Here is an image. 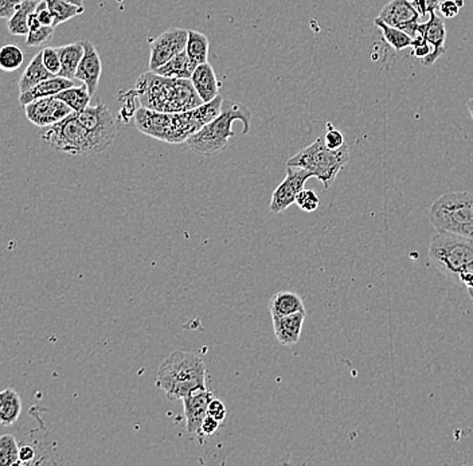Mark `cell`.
I'll return each instance as SVG.
<instances>
[{"instance_id": "1", "label": "cell", "mask_w": 473, "mask_h": 466, "mask_svg": "<svg viewBox=\"0 0 473 466\" xmlns=\"http://www.w3.org/2000/svg\"><path fill=\"white\" fill-rule=\"evenodd\" d=\"M222 102L223 97L218 95L211 102L187 112L160 113L149 109H138L135 113L136 128L152 139L168 144H182L220 114Z\"/></svg>"}, {"instance_id": "2", "label": "cell", "mask_w": 473, "mask_h": 466, "mask_svg": "<svg viewBox=\"0 0 473 466\" xmlns=\"http://www.w3.org/2000/svg\"><path fill=\"white\" fill-rule=\"evenodd\" d=\"M133 94L142 108L160 113L187 112L204 104L189 79L164 77L151 70L136 79Z\"/></svg>"}, {"instance_id": "3", "label": "cell", "mask_w": 473, "mask_h": 466, "mask_svg": "<svg viewBox=\"0 0 473 466\" xmlns=\"http://www.w3.org/2000/svg\"><path fill=\"white\" fill-rule=\"evenodd\" d=\"M236 121L244 124V135L251 133L252 112L242 104L223 98L220 114L186 141L189 149L205 157L220 155L229 147L230 139L234 138L233 124Z\"/></svg>"}, {"instance_id": "4", "label": "cell", "mask_w": 473, "mask_h": 466, "mask_svg": "<svg viewBox=\"0 0 473 466\" xmlns=\"http://www.w3.org/2000/svg\"><path fill=\"white\" fill-rule=\"evenodd\" d=\"M207 368L201 357L189 351H174L159 366L156 386L176 401L198 390L207 389Z\"/></svg>"}, {"instance_id": "5", "label": "cell", "mask_w": 473, "mask_h": 466, "mask_svg": "<svg viewBox=\"0 0 473 466\" xmlns=\"http://www.w3.org/2000/svg\"><path fill=\"white\" fill-rule=\"evenodd\" d=\"M429 258L441 274L458 281L464 273L473 272V239L439 232L432 237Z\"/></svg>"}, {"instance_id": "6", "label": "cell", "mask_w": 473, "mask_h": 466, "mask_svg": "<svg viewBox=\"0 0 473 466\" xmlns=\"http://www.w3.org/2000/svg\"><path fill=\"white\" fill-rule=\"evenodd\" d=\"M429 218L439 232L473 239V194L465 191L444 194L432 204Z\"/></svg>"}, {"instance_id": "7", "label": "cell", "mask_w": 473, "mask_h": 466, "mask_svg": "<svg viewBox=\"0 0 473 466\" xmlns=\"http://www.w3.org/2000/svg\"><path fill=\"white\" fill-rule=\"evenodd\" d=\"M348 160L349 152L346 144L339 149H330L324 142V138H319L292 156L286 161V166L301 167L311 172L314 178L323 183L324 188H330Z\"/></svg>"}, {"instance_id": "8", "label": "cell", "mask_w": 473, "mask_h": 466, "mask_svg": "<svg viewBox=\"0 0 473 466\" xmlns=\"http://www.w3.org/2000/svg\"><path fill=\"white\" fill-rule=\"evenodd\" d=\"M41 139L51 148L72 156L92 155L93 148L86 129L73 112L62 121L45 126L41 131Z\"/></svg>"}, {"instance_id": "9", "label": "cell", "mask_w": 473, "mask_h": 466, "mask_svg": "<svg viewBox=\"0 0 473 466\" xmlns=\"http://www.w3.org/2000/svg\"><path fill=\"white\" fill-rule=\"evenodd\" d=\"M77 119L86 129L92 142L93 154L104 152L116 138V123L108 107L98 102L95 107H88L77 113Z\"/></svg>"}, {"instance_id": "10", "label": "cell", "mask_w": 473, "mask_h": 466, "mask_svg": "<svg viewBox=\"0 0 473 466\" xmlns=\"http://www.w3.org/2000/svg\"><path fill=\"white\" fill-rule=\"evenodd\" d=\"M187 38L189 30L182 27H173L151 41L149 70L155 72L160 66L174 58L176 54L185 51Z\"/></svg>"}, {"instance_id": "11", "label": "cell", "mask_w": 473, "mask_h": 466, "mask_svg": "<svg viewBox=\"0 0 473 466\" xmlns=\"http://www.w3.org/2000/svg\"><path fill=\"white\" fill-rule=\"evenodd\" d=\"M311 178H314L312 173L301 167L286 166V176L284 180L276 187V189L272 194L270 211L273 214H279L289 208L296 202V197L304 188L305 182Z\"/></svg>"}, {"instance_id": "12", "label": "cell", "mask_w": 473, "mask_h": 466, "mask_svg": "<svg viewBox=\"0 0 473 466\" xmlns=\"http://www.w3.org/2000/svg\"><path fill=\"white\" fill-rule=\"evenodd\" d=\"M23 109L30 123L39 128H45V126L60 123L63 119H66L67 116L73 113L72 108L66 105L62 100L57 98L55 95L38 98L30 104L25 105Z\"/></svg>"}, {"instance_id": "13", "label": "cell", "mask_w": 473, "mask_h": 466, "mask_svg": "<svg viewBox=\"0 0 473 466\" xmlns=\"http://www.w3.org/2000/svg\"><path fill=\"white\" fill-rule=\"evenodd\" d=\"M420 16V13L409 0H390L380 10L378 18L414 38L418 32Z\"/></svg>"}, {"instance_id": "14", "label": "cell", "mask_w": 473, "mask_h": 466, "mask_svg": "<svg viewBox=\"0 0 473 466\" xmlns=\"http://www.w3.org/2000/svg\"><path fill=\"white\" fill-rule=\"evenodd\" d=\"M430 18L426 23L418 25V32L421 36H424L426 42L433 47V51L422 60L425 66H430L436 62L439 58H441L442 54L446 53L445 41H446V27L445 22L440 16L437 15V11H432Z\"/></svg>"}, {"instance_id": "15", "label": "cell", "mask_w": 473, "mask_h": 466, "mask_svg": "<svg viewBox=\"0 0 473 466\" xmlns=\"http://www.w3.org/2000/svg\"><path fill=\"white\" fill-rule=\"evenodd\" d=\"M214 394L208 390H198L182 399L185 408L186 427L189 434L201 435L202 422L207 417V408Z\"/></svg>"}, {"instance_id": "16", "label": "cell", "mask_w": 473, "mask_h": 466, "mask_svg": "<svg viewBox=\"0 0 473 466\" xmlns=\"http://www.w3.org/2000/svg\"><path fill=\"white\" fill-rule=\"evenodd\" d=\"M82 44H84L85 53H84V57L79 62V69L76 72V79H79L82 84H85L88 86L89 93L93 97V94L97 91L101 74H102V62H101V57H100L97 48L91 41L85 39V41H82Z\"/></svg>"}, {"instance_id": "17", "label": "cell", "mask_w": 473, "mask_h": 466, "mask_svg": "<svg viewBox=\"0 0 473 466\" xmlns=\"http://www.w3.org/2000/svg\"><path fill=\"white\" fill-rule=\"evenodd\" d=\"M307 311L298 312L288 316H273V331L277 342L284 347L298 344L304 326Z\"/></svg>"}, {"instance_id": "18", "label": "cell", "mask_w": 473, "mask_h": 466, "mask_svg": "<svg viewBox=\"0 0 473 466\" xmlns=\"http://www.w3.org/2000/svg\"><path fill=\"white\" fill-rule=\"evenodd\" d=\"M189 81L204 104L211 102L215 97L220 95L222 84L215 76L213 66L208 62L198 65Z\"/></svg>"}, {"instance_id": "19", "label": "cell", "mask_w": 473, "mask_h": 466, "mask_svg": "<svg viewBox=\"0 0 473 466\" xmlns=\"http://www.w3.org/2000/svg\"><path fill=\"white\" fill-rule=\"evenodd\" d=\"M74 86L73 79L69 78L55 77L48 78L42 82H39L38 85H35L30 91L20 93L19 95V104L23 108L25 105L30 104L32 101L38 100V98H44V97H51V95H57L60 92H62L67 88Z\"/></svg>"}, {"instance_id": "20", "label": "cell", "mask_w": 473, "mask_h": 466, "mask_svg": "<svg viewBox=\"0 0 473 466\" xmlns=\"http://www.w3.org/2000/svg\"><path fill=\"white\" fill-rule=\"evenodd\" d=\"M269 311L273 316H288L305 311L304 301L299 293L291 291H280L272 295L269 301Z\"/></svg>"}, {"instance_id": "21", "label": "cell", "mask_w": 473, "mask_h": 466, "mask_svg": "<svg viewBox=\"0 0 473 466\" xmlns=\"http://www.w3.org/2000/svg\"><path fill=\"white\" fill-rule=\"evenodd\" d=\"M196 67H198V63L192 61L185 50L176 54L174 58H171L168 62L160 66L155 70V73L164 76V77L189 79Z\"/></svg>"}, {"instance_id": "22", "label": "cell", "mask_w": 473, "mask_h": 466, "mask_svg": "<svg viewBox=\"0 0 473 466\" xmlns=\"http://www.w3.org/2000/svg\"><path fill=\"white\" fill-rule=\"evenodd\" d=\"M51 77H55V76H53L45 67L44 61H42V50H41L36 55H34L32 62L29 63V66L26 67V70L19 78V82H18L19 93L27 92L35 85H38L39 82Z\"/></svg>"}, {"instance_id": "23", "label": "cell", "mask_w": 473, "mask_h": 466, "mask_svg": "<svg viewBox=\"0 0 473 466\" xmlns=\"http://www.w3.org/2000/svg\"><path fill=\"white\" fill-rule=\"evenodd\" d=\"M60 60H61V73L60 77L69 78L74 79L76 78V72L79 69V62L84 57L85 48L82 41L69 44L65 46L57 47Z\"/></svg>"}, {"instance_id": "24", "label": "cell", "mask_w": 473, "mask_h": 466, "mask_svg": "<svg viewBox=\"0 0 473 466\" xmlns=\"http://www.w3.org/2000/svg\"><path fill=\"white\" fill-rule=\"evenodd\" d=\"M22 413V399L15 390L0 391V423L3 426L14 425Z\"/></svg>"}, {"instance_id": "25", "label": "cell", "mask_w": 473, "mask_h": 466, "mask_svg": "<svg viewBox=\"0 0 473 466\" xmlns=\"http://www.w3.org/2000/svg\"><path fill=\"white\" fill-rule=\"evenodd\" d=\"M38 3L35 0H25L19 4L15 14L8 19L7 29L14 36H26L29 29V18L35 11Z\"/></svg>"}, {"instance_id": "26", "label": "cell", "mask_w": 473, "mask_h": 466, "mask_svg": "<svg viewBox=\"0 0 473 466\" xmlns=\"http://www.w3.org/2000/svg\"><path fill=\"white\" fill-rule=\"evenodd\" d=\"M55 97L62 100L63 102L66 105H69L72 110L76 112V113H79L84 109L88 108L89 102H91V98H92V95L88 91V86L85 84L81 85V86L67 88V89H65L62 92L57 94Z\"/></svg>"}, {"instance_id": "27", "label": "cell", "mask_w": 473, "mask_h": 466, "mask_svg": "<svg viewBox=\"0 0 473 466\" xmlns=\"http://www.w3.org/2000/svg\"><path fill=\"white\" fill-rule=\"evenodd\" d=\"M374 25H375L379 30L382 32L383 39H385L390 46L393 47L395 51H401V50H405V48L411 46L413 38H411L409 34H406V32H402V30H399V29H397L394 26L387 25L386 22H383V20L379 19V18H375Z\"/></svg>"}, {"instance_id": "28", "label": "cell", "mask_w": 473, "mask_h": 466, "mask_svg": "<svg viewBox=\"0 0 473 466\" xmlns=\"http://www.w3.org/2000/svg\"><path fill=\"white\" fill-rule=\"evenodd\" d=\"M208 47H210V42L204 32L189 30L186 53L192 61H195L198 65L207 62Z\"/></svg>"}, {"instance_id": "29", "label": "cell", "mask_w": 473, "mask_h": 466, "mask_svg": "<svg viewBox=\"0 0 473 466\" xmlns=\"http://www.w3.org/2000/svg\"><path fill=\"white\" fill-rule=\"evenodd\" d=\"M48 3V10L54 16V27L60 26L63 22L70 20L74 16L81 15L85 13L84 6H76L65 0H45Z\"/></svg>"}, {"instance_id": "30", "label": "cell", "mask_w": 473, "mask_h": 466, "mask_svg": "<svg viewBox=\"0 0 473 466\" xmlns=\"http://www.w3.org/2000/svg\"><path fill=\"white\" fill-rule=\"evenodd\" d=\"M25 62L22 47L8 44L0 47V69L3 72H15Z\"/></svg>"}, {"instance_id": "31", "label": "cell", "mask_w": 473, "mask_h": 466, "mask_svg": "<svg viewBox=\"0 0 473 466\" xmlns=\"http://www.w3.org/2000/svg\"><path fill=\"white\" fill-rule=\"evenodd\" d=\"M19 445L14 435L0 437V466H13L19 464Z\"/></svg>"}, {"instance_id": "32", "label": "cell", "mask_w": 473, "mask_h": 466, "mask_svg": "<svg viewBox=\"0 0 473 466\" xmlns=\"http://www.w3.org/2000/svg\"><path fill=\"white\" fill-rule=\"evenodd\" d=\"M54 29L51 26H41L36 30H32L26 35V45L27 46L36 47L45 46L53 39Z\"/></svg>"}, {"instance_id": "33", "label": "cell", "mask_w": 473, "mask_h": 466, "mask_svg": "<svg viewBox=\"0 0 473 466\" xmlns=\"http://www.w3.org/2000/svg\"><path fill=\"white\" fill-rule=\"evenodd\" d=\"M296 204L299 206L300 208L305 213H314L316 208L319 207L320 201L319 197L316 195L312 189H305L302 188L296 197Z\"/></svg>"}, {"instance_id": "34", "label": "cell", "mask_w": 473, "mask_h": 466, "mask_svg": "<svg viewBox=\"0 0 473 466\" xmlns=\"http://www.w3.org/2000/svg\"><path fill=\"white\" fill-rule=\"evenodd\" d=\"M42 61H44L45 67L53 76H60V73H61V60H60L57 48H53V47L42 48Z\"/></svg>"}, {"instance_id": "35", "label": "cell", "mask_w": 473, "mask_h": 466, "mask_svg": "<svg viewBox=\"0 0 473 466\" xmlns=\"http://www.w3.org/2000/svg\"><path fill=\"white\" fill-rule=\"evenodd\" d=\"M324 142L330 149H339L346 144L343 133L339 129H336L331 123H327V132L324 135Z\"/></svg>"}, {"instance_id": "36", "label": "cell", "mask_w": 473, "mask_h": 466, "mask_svg": "<svg viewBox=\"0 0 473 466\" xmlns=\"http://www.w3.org/2000/svg\"><path fill=\"white\" fill-rule=\"evenodd\" d=\"M433 51V47L430 46L424 36L417 34L413 41H411V55L415 57L417 60H425L426 57Z\"/></svg>"}, {"instance_id": "37", "label": "cell", "mask_w": 473, "mask_h": 466, "mask_svg": "<svg viewBox=\"0 0 473 466\" xmlns=\"http://www.w3.org/2000/svg\"><path fill=\"white\" fill-rule=\"evenodd\" d=\"M35 15L39 19L42 26H51L54 27V16L48 10V3L45 0H41L35 8Z\"/></svg>"}, {"instance_id": "38", "label": "cell", "mask_w": 473, "mask_h": 466, "mask_svg": "<svg viewBox=\"0 0 473 466\" xmlns=\"http://www.w3.org/2000/svg\"><path fill=\"white\" fill-rule=\"evenodd\" d=\"M462 3V0H442L439 10L445 18H455L458 15Z\"/></svg>"}, {"instance_id": "39", "label": "cell", "mask_w": 473, "mask_h": 466, "mask_svg": "<svg viewBox=\"0 0 473 466\" xmlns=\"http://www.w3.org/2000/svg\"><path fill=\"white\" fill-rule=\"evenodd\" d=\"M207 414L210 417H213L214 420H220V422H223L225 418H226V407L225 404L222 402L221 399L218 398H213L208 404V408H207Z\"/></svg>"}, {"instance_id": "40", "label": "cell", "mask_w": 473, "mask_h": 466, "mask_svg": "<svg viewBox=\"0 0 473 466\" xmlns=\"http://www.w3.org/2000/svg\"><path fill=\"white\" fill-rule=\"evenodd\" d=\"M442 0H411L415 10L420 13V15L425 16L432 11H437Z\"/></svg>"}, {"instance_id": "41", "label": "cell", "mask_w": 473, "mask_h": 466, "mask_svg": "<svg viewBox=\"0 0 473 466\" xmlns=\"http://www.w3.org/2000/svg\"><path fill=\"white\" fill-rule=\"evenodd\" d=\"M22 1L18 0H0V19H10L14 15Z\"/></svg>"}, {"instance_id": "42", "label": "cell", "mask_w": 473, "mask_h": 466, "mask_svg": "<svg viewBox=\"0 0 473 466\" xmlns=\"http://www.w3.org/2000/svg\"><path fill=\"white\" fill-rule=\"evenodd\" d=\"M221 427V422L220 420H214L213 417H210L207 414L204 422H202V427H201V435H206V437H211L218 432V429Z\"/></svg>"}, {"instance_id": "43", "label": "cell", "mask_w": 473, "mask_h": 466, "mask_svg": "<svg viewBox=\"0 0 473 466\" xmlns=\"http://www.w3.org/2000/svg\"><path fill=\"white\" fill-rule=\"evenodd\" d=\"M35 458V449L30 445L19 448V464H29Z\"/></svg>"}, {"instance_id": "44", "label": "cell", "mask_w": 473, "mask_h": 466, "mask_svg": "<svg viewBox=\"0 0 473 466\" xmlns=\"http://www.w3.org/2000/svg\"><path fill=\"white\" fill-rule=\"evenodd\" d=\"M465 286H467V289H468V292H469V295H471V297L473 298V272H469V273H464L461 277H460V280Z\"/></svg>"}, {"instance_id": "45", "label": "cell", "mask_w": 473, "mask_h": 466, "mask_svg": "<svg viewBox=\"0 0 473 466\" xmlns=\"http://www.w3.org/2000/svg\"><path fill=\"white\" fill-rule=\"evenodd\" d=\"M41 26H42V25H41L39 19L36 18V15H35V11H34L32 15H30V18H29V29H30V32H32V30H36V29H39Z\"/></svg>"}, {"instance_id": "46", "label": "cell", "mask_w": 473, "mask_h": 466, "mask_svg": "<svg viewBox=\"0 0 473 466\" xmlns=\"http://www.w3.org/2000/svg\"><path fill=\"white\" fill-rule=\"evenodd\" d=\"M467 108H468V110H469V113H471V117L473 119V97L467 101Z\"/></svg>"}, {"instance_id": "47", "label": "cell", "mask_w": 473, "mask_h": 466, "mask_svg": "<svg viewBox=\"0 0 473 466\" xmlns=\"http://www.w3.org/2000/svg\"><path fill=\"white\" fill-rule=\"evenodd\" d=\"M65 1H69V3H72V4H76V6H84V0H65Z\"/></svg>"}, {"instance_id": "48", "label": "cell", "mask_w": 473, "mask_h": 466, "mask_svg": "<svg viewBox=\"0 0 473 466\" xmlns=\"http://www.w3.org/2000/svg\"><path fill=\"white\" fill-rule=\"evenodd\" d=\"M18 1H25V0H18Z\"/></svg>"}]
</instances>
